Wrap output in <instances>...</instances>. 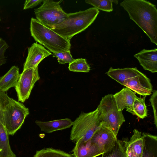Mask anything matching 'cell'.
<instances>
[{"label":"cell","instance_id":"9","mask_svg":"<svg viewBox=\"0 0 157 157\" xmlns=\"http://www.w3.org/2000/svg\"><path fill=\"white\" fill-rule=\"evenodd\" d=\"M117 140V136L106 123L101 122L90 140L103 152L111 149Z\"/></svg>","mask_w":157,"mask_h":157},{"label":"cell","instance_id":"29","mask_svg":"<svg viewBox=\"0 0 157 157\" xmlns=\"http://www.w3.org/2000/svg\"><path fill=\"white\" fill-rule=\"evenodd\" d=\"M9 47L5 41L0 37V66L6 62L5 53Z\"/></svg>","mask_w":157,"mask_h":157},{"label":"cell","instance_id":"13","mask_svg":"<svg viewBox=\"0 0 157 157\" xmlns=\"http://www.w3.org/2000/svg\"><path fill=\"white\" fill-rule=\"evenodd\" d=\"M75 143L72 150L73 155L75 157H96L104 153L90 140L86 142L78 140Z\"/></svg>","mask_w":157,"mask_h":157},{"label":"cell","instance_id":"33","mask_svg":"<svg viewBox=\"0 0 157 157\" xmlns=\"http://www.w3.org/2000/svg\"><path fill=\"white\" fill-rule=\"evenodd\" d=\"M101 157H102V156Z\"/></svg>","mask_w":157,"mask_h":157},{"label":"cell","instance_id":"24","mask_svg":"<svg viewBox=\"0 0 157 157\" xmlns=\"http://www.w3.org/2000/svg\"><path fill=\"white\" fill-rule=\"evenodd\" d=\"M68 69L70 71L73 72H88L90 70V67L86 59L79 58L69 63Z\"/></svg>","mask_w":157,"mask_h":157},{"label":"cell","instance_id":"31","mask_svg":"<svg viewBox=\"0 0 157 157\" xmlns=\"http://www.w3.org/2000/svg\"><path fill=\"white\" fill-rule=\"evenodd\" d=\"M118 0H113V2L115 4L117 5L118 4Z\"/></svg>","mask_w":157,"mask_h":157},{"label":"cell","instance_id":"28","mask_svg":"<svg viewBox=\"0 0 157 157\" xmlns=\"http://www.w3.org/2000/svg\"><path fill=\"white\" fill-rule=\"evenodd\" d=\"M152 93L149 101L150 102L152 109L154 114V124L156 128H157V90H154L152 91Z\"/></svg>","mask_w":157,"mask_h":157},{"label":"cell","instance_id":"10","mask_svg":"<svg viewBox=\"0 0 157 157\" xmlns=\"http://www.w3.org/2000/svg\"><path fill=\"white\" fill-rule=\"evenodd\" d=\"M123 85L144 97L150 95L153 91L150 79L142 73L125 80Z\"/></svg>","mask_w":157,"mask_h":157},{"label":"cell","instance_id":"6","mask_svg":"<svg viewBox=\"0 0 157 157\" xmlns=\"http://www.w3.org/2000/svg\"><path fill=\"white\" fill-rule=\"evenodd\" d=\"M62 1L44 0L43 3L39 8L34 9L36 19L45 26L51 29H54L67 17V13L63 10L60 5Z\"/></svg>","mask_w":157,"mask_h":157},{"label":"cell","instance_id":"3","mask_svg":"<svg viewBox=\"0 0 157 157\" xmlns=\"http://www.w3.org/2000/svg\"><path fill=\"white\" fill-rule=\"evenodd\" d=\"M30 29L31 36L35 40L53 53L70 50V40L45 26L36 19L31 18Z\"/></svg>","mask_w":157,"mask_h":157},{"label":"cell","instance_id":"4","mask_svg":"<svg viewBox=\"0 0 157 157\" xmlns=\"http://www.w3.org/2000/svg\"><path fill=\"white\" fill-rule=\"evenodd\" d=\"M101 122L98 107L89 113L82 112L73 122L70 141L76 143L78 140L84 142L89 140Z\"/></svg>","mask_w":157,"mask_h":157},{"label":"cell","instance_id":"5","mask_svg":"<svg viewBox=\"0 0 157 157\" xmlns=\"http://www.w3.org/2000/svg\"><path fill=\"white\" fill-rule=\"evenodd\" d=\"M101 122L107 124L117 136L125 119L122 111L117 108L113 94H108L102 98L98 106Z\"/></svg>","mask_w":157,"mask_h":157},{"label":"cell","instance_id":"12","mask_svg":"<svg viewBox=\"0 0 157 157\" xmlns=\"http://www.w3.org/2000/svg\"><path fill=\"white\" fill-rule=\"evenodd\" d=\"M144 69L152 73L157 72V49H144L134 56Z\"/></svg>","mask_w":157,"mask_h":157},{"label":"cell","instance_id":"32","mask_svg":"<svg viewBox=\"0 0 157 157\" xmlns=\"http://www.w3.org/2000/svg\"><path fill=\"white\" fill-rule=\"evenodd\" d=\"M1 21V17H0V21Z\"/></svg>","mask_w":157,"mask_h":157},{"label":"cell","instance_id":"18","mask_svg":"<svg viewBox=\"0 0 157 157\" xmlns=\"http://www.w3.org/2000/svg\"><path fill=\"white\" fill-rule=\"evenodd\" d=\"M20 75L19 68L12 66L6 73L0 77V90L6 92L11 88L15 87Z\"/></svg>","mask_w":157,"mask_h":157},{"label":"cell","instance_id":"23","mask_svg":"<svg viewBox=\"0 0 157 157\" xmlns=\"http://www.w3.org/2000/svg\"><path fill=\"white\" fill-rule=\"evenodd\" d=\"M33 157H74L63 151L52 148H44L36 151Z\"/></svg>","mask_w":157,"mask_h":157},{"label":"cell","instance_id":"30","mask_svg":"<svg viewBox=\"0 0 157 157\" xmlns=\"http://www.w3.org/2000/svg\"><path fill=\"white\" fill-rule=\"evenodd\" d=\"M44 0H26L25 1L23 9L32 8L40 4Z\"/></svg>","mask_w":157,"mask_h":157},{"label":"cell","instance_id":"17","mask_svg":"<svg viewBox=\"0 0 157 157\" xmlns=\"http://www.w3.org/2000/svg\"><path fill=\"white\" fill-rule=\"evenodd\" d=\"M142 73L136 67L114 69L111 67L106 74L113 79L123 85L125 80L136 76Z\"/></svg>","mask_w":157,"mask_h":157},{"label":"cell","instance_id":"11","mask_svg":"<svg viewBox=\"0 0 157 157\" xmlns=\"http://www.w3.org/2000/svg\"><path fill=\"white\" fill-rule=\"evenodd\" d=\"M51 54L41 44L37 42L34 43L28 48V55L24 64L23 70L38 67L42 60Z\"/></svg>","mask_w":157,"mask_h":157},{"label":"cell","instance_id":"2","mask_svg":"<svg viewBox=\"0 0 157 157\" xmlns=\"http://www.w3.org/2000/svg\"><path fill=\"white\" fill-rule=\"evenodd\" d=\"M99 13L95 7L67 13V18L52 29L61 36L70 40L75 35L85 30L94 22Z\"/></svg>","mask_w":157,"mask_h":157},{"label":"cell","instance_id":"26","mask_svg":"<svg viewBox=\"0 0 157 157\" xmlns=\"http://www.w3.org/2000/svg\"><path fill=\"white\" fill-rule=\"evenodd\" d=\"M53 56L56 58L59 63L61 64L70 63L75 59L71 55L70 50L53 53Z\"/></svg>","mask_w":157,"mask_h":157},{"label":"cell","instance_id":"20","mask_svg":"<svg viewBox=\"0 0 157 157\" xmlns=\"http://www.w3.org/2000/svg\"><path fill=\"white\" fill-rule=\"evenodd\" d=\"M9 135L4 125L0 122V157H16L11 149Z\"/></svg>","mask_w":157,"mask_h":157},{"label":"cell","instance_id":"7","mask_svg":"<svg viewBox=\"0 0 157 157\" xmlns=\"http://www.w3.org/2000/svg\"><path fill=\"white\" fill-rule=\"evenodd\" d=\"M29 113V109L22 102L11 98L3 111L4 125L9 135H13L21 128Z\"/></svg>","mask_w":157,"mask_h":157},{"label":"cell","instance_id":"22","mask_svg":"<svg viewBox=\"0 0 157 157\" xmlns=\"http://www.w3.org/2000/svg\"><path fill=\"white\" fill-rule=\"evenodd\" d=\"M146 96L143 98L136 97L134 101L131 113L143 119L147 116V110L145 103Z\"/></svg>","mask_w":157,"mask_h":157},{"label":"cell","instance_id":"1","mask_svg":"<svg viewBox=\"0 0 157 157\" xmlns=\"http://www.w3.org/2000/svg\"><path fill=\"white\" fill-rule=\"evenodd\" d=\"M131 19L157 45V10L156 6L145 0H125L120 4Z\"/></svg>","mask_w":157,"mask_h":157},{"label":"cell","instance_id":"15","mask_svg":"<svg viewBox=\"0 0 157 157\" xmlns=\"http://www.w3.org/2000/svg\"><path fill=\"white\" fill-rule=\"evenodd\" d=\"M144 142L141 132L135 129L130 140L127 141L126 153L127 157H141Z\"/></svg>","mask_w":157,"mask_h":157},{"label":"cell","instance_id":"25","mask_svg":"<svg viewBox=\"0 0 157 157\" xmlns=\"http://www.w3.org/2000/svg\"><path fill=\"white\" fill-rule=\"evenodd\" d=\"M85 2L98 10L107 12H110L113 10V0H86Z\"/></svg>","mask_w":157,"mask_h":157},{"label":"cell","instance_id":"21","mask_svg":"<svg viewBox=\"0 0 157 157\" xmlns=\"http://www.w3.org/2000/svg\"><path fill=\"white\" fill-rule=\"evenodd\" d=\"M127 141L117 140L114 146L109 150L104 153L102 157H127L126 147Z\"/></svg>","mask_w":157,"mask_h":157},{"label":"cell","instance_id":"27","mask_svg":"<svg viewBox=\"0 0 157 157\" xmlns=\"http://www.w3.org/2000/svg\"><path fill=\"white\" fill-rule=\"evenodd\" d=\"M11 98L6 92L0 90V122L4 124L3 111Z\"/></svg>","mask_w":157,"mask_h":157},{"label":"cell","instance_id":"19","mask_svg":"<svg viewBox=\"0 0 157 157\" xmlns=\"http://www.w3.org/2000/svg\"><path fill=\"white\" fill-rule=\"evenodd\" d=\"M142 136L144 145L141 157H157V136L144 132Z\"/></svg>","mask_w":157,"mask_h":157},{"label":"cell","instance_id":"16","mask_svg":"<svg viewBox=\"0 0 157 157\" xmlns=\"http://www.w3.org/2000/svg\"><path fill=\"white\" fill-rule=\"evenodd\" d=\"M35 122L39 127L41 131L47 133H51L69 128L73 124V122L68 118L49 121L36 120Z\"/></svg>","mask_w":157,"mask_h":157},{"label":"cell","instance_id":"14","mask_svg":"<svg viewBox=\"0 0 157 157\" xmlns=\"http://www.w3.org/2000/svg\"><path fill=\"white\" fill-rule=\"evenodd\" d=\"M113 95L118 110L122 111L126 108V111L130 113L137 97L135 93L125 87Z\"/></svg>","mask_w":157,"mask_h":157},{"label":"cell","instance_id":"8","mask_svg":"<svg viewBox=\"0 0 157 157\" xmlns=\"http://www.w3.org/2000/svg\"><path fill=\"white\" fill-rule=\"evenodd\" d=\"M40 79L38 67L23 70L15 87L18 101L24 102L29 98L35 84Z\"/></svg>","mask_w":157,"mask_h":157}]
</instances>
